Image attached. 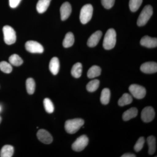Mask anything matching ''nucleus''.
Segmentation results:
<instances>
[{
  "instance_id": "9",
  "label": "nucleus",
  "mask_w": 157,
  "mask_h": 157,
  "mask_svg": "<svg viewBox=\"0 0 157 157\" xmlns=\"http://www.w3.org/2000/svg\"><path fill=\"white\" fill-rule=\"evenodd\" d=\"M155 117V111L151 107L144 108L141 113V118L144 122L148 123L153 120Z\"/></svg>"
},
{
  "instance_id": "7",
  "label": "nucleus",
  "mask_w": 157,
  "mask_h": 157,
  "mask_svg": "<svg viewBox=\"0 0 157 157\" xmlns=\"http://www.w3.org/2000/svg\"><path fill=\"white\" fill-rule=\"evenodd\" d=\"M89 139L85 135H82L77 138L72 145V149L74 151L79 152L83 150L88 145Z\"/></svg>"
},
{
  "instance_id": "36",
  "label": "nucleus",
  "mask_w": 157,
  "mask_h": 157,
  "mask_svg": "<svg viewBox=\"0 0 157 157\" xmlns=\"http://www.w3.org/2000/svg\"><path fill=\"white\" fill-rule=\"evenodd\" d=\"M1 109H2V108H1V107H0V111H1Z\"/></svg>"
},
{
  "instance_id": "13",
  "label": "nucleus",
  "mask_w": 157,
  "mask_h": 157,
  "mask_svg": "<svg viewBox=\"0 0 157 157\" xmlns=\"http://www.w3.org/2000/svg\"><path fill=\"white\" fill-rule=\"evenodd\" d=\"M60 11L62 20L65 21L67 19L72 12V7L70 3L68 2L64 3L61 7Z\"/></svg>"
},
{
  "instance_id": "17",
  "label": "nucleus",
  "mask_w": 157,
  "mask_h": 157,
  "mask_svg": "<svg viewBox=\"0 0 157 157\" xmlns=\"http://www.w3.org/2000/svg\"><path fill=\"white\" fill-rule=\"evenodd\" d=\"M51 0H39L37 4L36 9L39 13H44L48 9Z\"/></svg>"
},
{
  "instance_id": "3",
  "label": "nucleus",
  "mask_w": 157,
  "mask_h": 157,
  "mask_svg": "<svg viewBox=\"0 0 157 157\" xmlns=\"http://www.w3.org/2000/svg\"><path fill=\"white\" fill-rule=\"evenodd\" d=\"M153 14L152 7L147 5L144 7L137 21V25L139 26L145 25Z\"/></svg>"
},
{
  "instance_id": "34",
  "label": "nucleus",
  "mask_w": 157,
  "mask_h": 157,
  "mask_svg": "<svg viewBox=\"0 0 157 157\" xmlns=\"http://www.w3.org/2000/svg\"><path fill=\"white\" fill-rule=\"evenodd\" d=\"M136 156L132 153H126L121 156V157H135Z\"/></svg>"
},
{
  "instance_id": "14",
  "label": "nucleus",
  "mask_w": 157,
  "mask_h": 157,
  "mask_svg": "<svg viewBox=\"0 0 157 157\" xmlns=\"http://www.w3.org/2000/svg\"><path fill=\"white\" fill-rule=\"evenodd\" d=\"M102 36V33L101 31L95 32L89 38L87 41L88 46L94 47L98 45Z\"/></svg>"
},
{
  "instance_id": "16",
  "label": "nucleus",
  "mask_w": 157,
  "mask_h": 157,
  "mask_svg": "<svg viewBox=\"0 0 157 157\" xmlns=\"http://www.w3.org/2000/svg\"><path fill=\"white\" fill-rule=\"evenodd\" d=\"M138 113V110L135 107H132L125 111L123 114V119L124 121H128L131 119L137 117Z\"/></svg>"
},
{
  "instance_id": "12",
  "label": "nucleus",
  "mask_w": 157,
  "mask_h": 157,
  "mask_svg": "<svg viewBox=\"0 0 157 157\" xmlns=\"http://www.w3.org/2000/svg\"><path fill=\"white\" fill-rule=\"evenodd\" d=\"M140 45L148 48H155L157 47V39L156 38H151L149 36H145L141 39Z\"/></svg>"
},
{
  "instance_id": "5",
  "label": "nucleus",
  "mask_w": 157,
  "mask_h": 157,
  "mask_svg": "<svg viewBox=\"0 0 157 157\" xmlns=\"http://www.w3.org/2000/svg\"><path fill=\"white\" fill-rule=\"evenodd\" d=\"M4 41L7 45L14 44L16 42V35L14 29L9 25H6L3 28Z\"/></svg>"
},
{
  "instance_id": "22",
  "label": "nucleus",
  "mask_w": 157,
  "mask_h": 157,
  "mask_svg": "<svg viewBox=\"0 0 157 157\" xmlns=\"http://www.w3.org/2000/svg\"><path fill=\"white\" fill-rule=\"evenodd\" d=\"M101 69L98 66H93L87 72V76L89 78H93L101 75Z\"/></svg>"
},
{
  "instance_id": "27",
  "label": "nucleus",
  "mask_w": 157,
  "mask_h": 157,
  "mask_svg": "<svg viewBox=\"0 0 157 157\" xmlns=\"http://www.w3.org/2000/svg\"><path fill=\"white\" fill-rule=\"evenodd\" d=\"M100 85V81L98 79H94L90 81L86 85V89L90 92H94L98 90Z\"/></svg>"
},
{
  "instance_id": "2",
  "label": "nucleus",
  "mask_w": 157,
  "mask_h": 157,
  "mask_svg": "<svg viewBox=\"0 0 157 157\" xmlns=\"http://www.w3.org/2000/svg\"><path fill=\"white\" fill-rule=\"evenodd\" d=\"M84 121L82 119L76 118L66 121L65 129L66 132L70 134H73L78 132L83 125Z\"/></svg>"
},
{
  "instance_id": "26",
  "label": "nucleus",
  "mask_w": 157,
  "mask_h": 157,
  "mask_svg": "<svg viewBox=\"0 0 157 157\" xmlns=\"http://www.w3.org/2000/svg\"><path fill=\"white\" fill-rule=\"evenodd\" d=\"M9 61L11 65L16 67H18L22 64L23 61L21 58L17 54L12 55L9 58Z\"/></svg>"
},
{
  "instance_id": "18",
  "label": "nucleus",
  "mask_w": 157,
  "mask_h": 157,
  "mask_svg": "<svg viewBox=\"0 0 157 157\" xmlns=\"http://www.w3.org/2000/svg\"><path fill=\"white\" fill-rule=\"evenodd\" d=\"M14 148L10 145H6L3 147L0 152V157H11L14 154Z\"/></svg>"
},
{
  "instance_id": "33",
  "label": "nucleus",
  "mask_w": 157,
  "mask_h": 157,
  "mask_svg": "<svg viewBox=\"0 0 157 157\" xmlns=\"http://www.w3.org/2000/svg\"><path fill=\"white\" fill-rule=\"evenodd\" d=\"M21 0H9V6L11 8H15L19 5Z\"/></svg>"
},
{
  "instance_id": "20",
  "label": "nucleus",
  "mask_w": 157,
  "mask_h": 157,
  "mask_svg": "<svg viewBox=\"0 0 157 157\" xmlns=\"http://www.w3.org/2000/svg\"><path fill=\"white\" fill-rule=\"evenodd\" d=\"M132 101H133V98L131 95L125 93L123 95L121 98H120L118 101V104L121 107H123V106L131 104Z\"/></svg>"
},
{
  "instance_id": "21",
  "label": "nucleus",
  "mask_w": 157,
  "mask_h": 157,
  "mask_svg": "<svg viewBox=\"0 0 157 157\" xmlns=\"http://www.w3.org/2000/svg\"><path fill=\"white\" fill-rule=\"evenodd\" d=\"M71 73L73 77L76 78H79L82 73V65L81 63H77L73 65Z\"/></svg>"
},
{
  "instance_id": "15",
  "label": "nucleus",
  "mask_w": 157,
  "mask_h": 157,
  "mask_svg": "<svg viewBox=\"0 0 157 157\" xmlns=\"http://www.w3.org/2000/svg\"><path fill=\"white\" fill-rule=\"evenodd\" d=\"M59 61L56 57L52 58L49 63V69L50 72L54 75H56L58 73L59 70Z\"/></svg>"
},
{
  "instance_id": "30",
  "label": "nucleus",
  "mask_w": 157,
  "mask_h": 157,
  "mask_svg": "<svg viewBox=\"0 0 157 157\" xmlns=\"http://www.w3.org/2000/svg\"><path fill=\"white\" fill-rule=\"evenodd\" d=\"M0 70L4 73H10L12 72V67L11 64L6 61L0 62Z\"/></svg>"
},
{
  "instance_id": "6",
  "label": "nucleus",
  "mask_w": 157,
  "mask_h": 157,
  "mask_svg": "<svg viewBox=\"0 0 157 157\" xmlns=\"http://www.w3.org/2000/svg\"><path fill=\"white\" fill-rule=\"evenodd\" d=\"M129 90L132 96L137 99H143L146 95L145 88L137 84H132L129 86Z\"/></svg>"
},
{
  "instance_id": "29",
  "label": "nucleus",
  "mask_w": 157,
  "mask_h": 157,
  "mask_svg": "<svg viewBox=\"0 0 157 157\" xmlns=\"http://www.w3.org/2000/svg\"><path fill=\"white\" fill-rule=\"evenodd\" d=\"M43 104L46 112L49 113H52L54 112V107L50 99L45 98L43 101Z\"/></svg>"
},
{
  "instance_id": "28",
  "label": "nucleus",
  "mask_w": 157,
  "mask_h": 157,
  "mask_svg": "<svg viewBox=\"0 0 157 157\" xmlns=\"http://www.w3.org/2000/svg\"><path fill=\"white\" fill-rule=\"evenodd\" d=\"M143 0H130L129 8L132 12H135L138 10L142 4Z\"/></svg>"
},
{
  "instance_id": "32",
  "label": "nucleus",
  "mask_w": 157,
  "mask_h": 157,
  "mask_svg": "<svg viewBox=\"0 0 157 157\" xmlns=\"http://www.w3.org/2000/svg\"><path fill=\"white\" fill-rule=\"evenodd\" d=\"M102 5L105 9H111L114 5L115 0H101Z\"/></svg>"
},
{
  "instance_id": "10",
  "label": "nucleus",
  "mask_w": 157,
  "mask_h": 157,
  "mask_svg": "<svg viewBox=\"0 0 157 157\" xmlns=\"http://www.w3.org/2000/svg\"><path fill=\"white\" fill-rule=\"evenodd\" d=\"M37 136L40 141L45 144H50L53 140V138L50 133L44 129L39 130L37 132Z\"/></svg>"
},
{
  "instance_id": "4",
  "label": "nucleus",
  "mask_w": 157,
  "mask_h": 157,
  "mask_svg": "<svg viewBox=\"0 0 157 157\" xmlns=\"http://www.w3.org/2000/svg\"><path fill=\"white\" fill-rule=\"evenodd\" d=\"M93 7L90 4H86L82 8L80 11L79 19L82 24L89 22L92 17Z\"/></svg>"
},
{
  "instance_id": "1",
  "label": "nucleus",
  "mask_w": 157,
  "mask_h": 157,
  "mask_svg": "<svg viewBox=\"0 0 157 157\" xmlns=\"http://www.w3.org/2000/svg\"><path fill=\"white\" fill-rule=\"evenodd\" d=\"M116 33L114 29H109L104 36L103 47L106 50H110L114 48L116 43Z\"/></svg>"
},
{
  "instance_id": "8",
  "label": "nucleus",
  "mask_w": 157,
  "mask_h": 157,
  "mask_svg": "<svg viewBox=\"0 0 157 157\" xmlns=\"http://www.w3.org/2000/svg\"><path fill=\"white\" fill-rule=\"evenodd\" d=\"M25 47L29 52L33 53H42L44 48L41 44L34 41H29L26 42Z\"/></svg>"
},
{
  "instance_id": "11",
  "label": "nucleus",
  "mask_w": 157,
  "mask_h": 157,
  "mask_svg": "<svg viewBox=\"0 0 157 157\" xmlns=\"http://www.w3.org/2000/svg\"><path fill=\"white\" fill-rule=\"evenodd\" d=\"M140 70L144 73L151 74L156 73L157 71V64L155 62H146L141 65Z\"/></svg>"
},
{
  "instance_id": "35",
  "label": "nucleus",
  "mask_w": 157,
  "mask_h": 157,
  "mask_svg": "<svg viewBox=\"0 0 157 157\" xmlns=\"http://www.w3.org/2000/svg\"><path fill=\"white\" fill-rule=\"evenodd\" d=\"M2 117H0V124H1V122H2Z\"/></svg>"
},
{
  "instance_id": "19",
  "label": "nucleus",
  "mask_w": 157,
  "mask_h": 157,
  "mask_svg": "<svg viewBox=\"0 0 157 157\" xmlns=\"http://www.w3.org/2000/svg\"><path fill=\"white\" fill-rule=\"evenodd\" d=\"M74 35L71 32H69L66 34L64 39L63 41V45L65 48H69L71 47L74 43Z\"/></svg>"
},
{
  "instance_id": "23",
  "label": "nucleus",
  "mask_w": 157,
  "mask_h": 157,
  "mask_svg": "<svg viewBox=\"0 0 157 157\" xmlns=\"http://www.w3.org/2000/svg\"><path fill=\"white\" fill-rule=\"evenodd\" d=\"M147 144L149 149L148 153L150 155H153L156 150V138L153 136H150L147 138Z\"/></svg>"
},
{
  "instance_id": "24",
  "label": "nucleus",
  "mask_w": 157,
  "mask_h": 157,
  "mask_svg": "<svg viewBox=\"0 0 157 157\" xmlns=\"http://www.w3.org/2000/svg\"><path fill=\"white\" fill-rule=\"evenodd\" d=\"M110 98V92L109 89L104 88L101 92V101L102 104L107 105L109 103Z\"/></svg>"
},
{
  "instance_id": "25",
  "label": "nucleus",
  "mask_w": 157,
  "mask_h": 157,
  "mask_svg": "<svg viewBox=\"0 0 157 157\" xmlns=\"http://www.w3.org/2000/svg\"><path fill=\"white\" fill-rule=\"evenodd\" d=\"M26 87L27 92L29 94H33L35 92L36 83L33 78H29L26 81Z\"/></svg>"
},
{
  "instance_id": "31",
  "label": "nucleus",
  "mask_w": 157,
  "mask_h": 157,
  "mask_svg": "<svg viewBox=\"0 0 157 157\" xmlns=\"http://www.w3.org/2000/svg\"><path fill=\"white\" fill-rule=\"evenodd\" d=\"M145 142V139L144 137H140L137 140L134 146V150L135 151H140L143 148Z\"/></svg>"
}]
</instances>
